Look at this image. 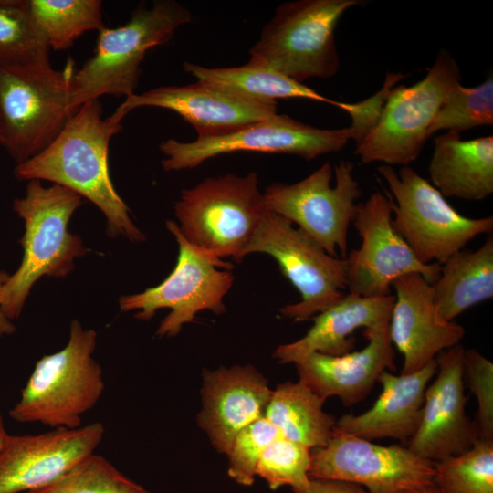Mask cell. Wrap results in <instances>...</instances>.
Segmentation results:
<instances>
[{
  "instance_id": "cell-24",
  "label": "cell",
  "mask_w": 493,
  "mask_h": 493,
  "mask_svg": "<svg viewBox=\"0 0 493 493\" xmlns=\"http://www.w3.org/2000/svg\"><path fill=\"white\" fill-rule=\"evenodd\" d=\"M434 142L428 171L445 197L480 201L493 194V136L463 140L446 131Z\"/></svg>"
},
{
  "instance_id": "cell-35",
  "label": "cell",
  "mask_w": 493,
  "mask_h": 493,
  "mask_svg": "<svg viewBox=\"0 0 493 493\" xmlns=\"http://www.w3.org/2000/svg\"><path fill=\"white\" fill-rule=\"evenodd\" d=\"M464 379L477 401L479 439L493 441V363L477 350H465Z\"/></svg>"
},
{
  "instance_id": "cell-30",
  "label": "cell",
  "mask_w": 493,
  "mask_h": 493,
  "mask_svg": "<svg viewBox=\"0 0 493 493\" xmlns=\"http://www.w3.org/2000/svg\"><path fill=\"white\" fill-rule=\"evenodd\" d=\"M443 493H493V441L478 439L467 451L434 462Z\"/></svg>"
},
{
  "instance_id": "cell-16",
  "label": "cell",
  "mask_w": 493,
  "mask_h": 493,
  "mask_svg": "<svg viewBox=\"0 0 493 493\" xmlns=\"http://www.w3.org/2000/svg\"><path fill=\"white\" fill-rule=\"evenodd\" d=\"M464 347L457 344L435 358L436 377L425 392L422 417L408 448L433 462L460 455L479 439L466 413Z\"/></svg>"
},
{
  "instance_id": "cell-3",
  "label": "cell",
  "mask_w": 493,
  "mask_h": 493,
  "mask_svg": "<svg viewBox=\"0 0 493 493\" xmlns=\"http://www.w3.org/2000/svg\"><path fill=\"white\" fill-rule=\"evenodd\" d=\"M191 20V12L177 1L157 0L150 8L139 5L125 25L100 30L93 55L72 76L71 112L104 95L135 93L147 51L170 41Z\"/></svg>"
},
{
  "instance_id": "cell-27",
  "label": "cell",
  "mask_w": 493,
  "mask_h": 493,
  "mask_svg": "<svg viewBox=\"0 0 493 493\" xmlns=\"http://www.w3.org/2000/svg\"><path fill=\"white\" fill-rule=\"evenodd\" d=\"M326 400L301 382H286L272 391L265 417L279 434L310 450L324 446L336 424L333 415L323 411Z\"/></svg>"
},
{
  "instance_id": "cell-13",
  "label": "cell",
  "mask_w": 493,
  "mask_h": 493,
  "mask_svg": "<svg viewBox=\"0 0 493 493\" xmlns=\"http://www.w3.org/2000/svg\"><path fill=\"white\" fill-rule=\"evenodd\" d=\"M351 161L334 165L327 162L306 178L292 184H273L263 193L267 209L279 215L312 237L330 256L347 257V235L362 190Z\"/></svg>"
},
{
  "instance_id": "cell-21",
  "label": "cell",
  "mask_w": 493,
  "mask_h": 493,
  "mask_svg": "<svg viewBox=\"0 0 493 493\" xmlns=\"http://www.w3.org/2000/svg\"><path fill=\"white\" fill-rule=\"evenodd\" d=\"M203 377L198 424L215 448L228 455L236 435L265 416L272 391L252 365L205 370Z\"/></svg>"
},
{
  "instance_id": "cell-4",
  "label": "cell",
  "mask_w": 493,
  "mask_h": 493,
  "mask_svg": "<svg viewBox=\"0 0 493 493\" xmlns=\"http://www.w3.org/2000/svg\"><path fill=\"white\" fill-rule=\"evenodd\" d=\"M96 343L97 332L73 320L67 345L36 362L9 416L55 429L79 427L82 414L95 406L105 388L102 369L92 356Z\"/></svg>"
},
{
  "instance_id": "cell-2",
  "label": "cell",
  "mask_w": 493,
  "mask_h": 493,
  "mask_svg": "<svg viewBox=\"0 0 493 493\" xmlns=\"http://www.w3.org/2000/svg\"><path fill=\"white\" fill-rule=\"evenodd\" d=\"M81 198L65 186L53 184L46 187L41 181L31 180L26 195L15 199L13 209L24 220L25 233L20 240L24 250L21 265L0 294V309L9 320L20 316L38 278L66 277L74 268V258L87 253L80 237L68 230Z\"/></svg>"
},
{
  "instance_id": "cell-18",
  "label": "cell",
  "mask_w": 493,
  "mask_h": 493,
  "mask_svg": "<svg viewBox=\"0 0 493 493\" xmlns=\"http://www.w3.org/2000/svg\"><path fill=\"white\" fill-rule=\"evenodd\" d=\"M140 107L173 110L194 128L197 138L224 135L278 113L277 102L251 100L199 80L133 93L118 108L128 114Z\"/></svg>"
},
{
  "instance_id": "cell-26",
  "label": "cell",
  "mask_w": 493,
  "mask_h": 493,
  "mask_svg": "<svg viewBox=\"0 0 493 493\" xmlns=\"http://www.w3.org/2000/svg\"><path fill=\"white\" fill-rule=\"evenodd\" d=\"M440 315L449 321L493 297V237L477 250L461 249L441 264L433 284Z\"/></svg>"
},
{
  "instance_id": "cell-10",
  "label": "cell",
  "mask_w": 493,
  "mask_h": 493,
  "mask_svg": "<svg viewBox=\"0 0 493 493\" xmlns=\"http://www.w3.org/2000/svg\"><path fill=\"white\" fill-rule=\"evenodd\" d=\"M362 138V131L353 124L320 129L277 113L224 135L189 142L170 138L159 147L165 156L162 166L170 172L194 168L208 159L236 152L288 153L313 160L341 151L350 140L357 144Z\"/></svg>"
},
{
  "instance_id": "cell-9",
  "label": "cell",
  "mask_w": 493,
  "mask_h": 493,
  "mask_svg": "<svg viewBox=\"0 0 493 493\" xmlns=\"http://www.w3.org/2000/svg\"><path fill=\"white\" fill-rule=\"evenodd\" d=\"M461 79L457 63L442 49L423 79L393 87L375 125L356 144L361 163L408 166L415 161L438 110Z\"/></svg>"
},
{
  "instance_id": "cell-19",
  "label": "cell",
  "mask_w": 493,
  "mask_h": 493,
  "mask_svg": "<svg viewBox=\"0 0 493 493\" xmlns=\"http://www.w3.org/2000/svg\"><path fill=\"white\" fill-rule=\"evenodd\" d=\"M392 288L395 299L389 330L393 345L404 356L401 374L421 370L441 351L460 344L465 329L440 315L433 284L421 274L404 275Z\"/></svg>"
},
{
  "instance_id": "cell-20",
  "label": "cell",
  "mask_w": 493,
  "mask_h": 493,
  "mask_svg": "<svg viewBox=\"0 0 493 493\" xmlns=\"http://www.w3.org/2000/svg\"><path fill=\"white\" fill-rule=\"evenodd\" d=\"M389 325L365 329L368 343L341 356L312 352L294 364L299 382L323 399L337 396L346 406L363 400L383 371L395 370Z\"/></svg>"
},
{
  "instance_id": "cell-5",
  "label": "cell",
  "mask_w": 493,
  "mask_h": 493,
  "mask_svg": "<svg viewBox=\"0 0 493 493\" xmlns=\"http://www.w3.org/2000/svg\"><path fill=\"white\" fill-rule=\"evenodd\" d=\"M184 238L206 256L244 258L243 252L268 210L256 172L208 177L184 189L174 205Z\"/></svg>"
},
{
  "instance_id": "cell-15",
  "label": "cell",
  "mask_w": 493,
  "mask_h": 493,
  "mask_svg": "<svg viewBox=\"0 0 493 493\" xmlns=\"http://www.w3.org/2000/svg\"><path fill=\"white\" fill-rule=\"evenodd\" d=\"M392 215L393 199L389 193L375 192L357 205L352 224L362 244L346 257L349 293L388 296L393 283L410 273L421 274L431 284L436 281L441 264L419 262L394 230Z\"/></svg>"
},
{
  "instance_id": "cell-11",
  "label": "cell",
  "mask_w": 493,
  "mask_h": 493,
  "mask_svg": "<svg viewBox=\"0 0 493 493\" xmlns=\"http://www.w3.org/2000/svg\"><path fill=\"white\" fill-rule=\"evenodd\" d=\"M264 253L278 262L282 274L300 293L301 300L280 309L288 318L311 319L339 301L347 288L346 258L330 256L312 237L287 218L267 212L243 257Z\"/></svg>"
},
{
  "instance_id": "cell-1",
  "label": "cell",
  "mask_w": 493,
  "mask_h": 493,
  "mask_svg": "<svg viewBox=\"0 0 493 493\" xmlns=\"http://www.w3.org/2000/svg\"><path fill=\"white\" fill-rule=\"evenodd\" d=\"M126 115L117 108L104 119L99 99L86 101L56 139L41 152L17 164L14 173L19 181L47 180L76 192L104 214L110 236H123L140 242L145 236L131 221L109 171L110 142L122 130Z\"/></svg>"
},
{
  "instance_id": "cell-14",
  "label": "cell",
  "mask_w": 493,
  "mask_h": 493,
  "mask_svg": "<svg viewBox=\"0 0 493 493\" xmlns=\"http://www.w3.org/2000/svg\"><path fill=\"white\" fill-rule=\"evenodd\" d=\"M309 479L365 487L369 493H407L434 483V462L408 447L381 446L334 427L328 443L312 449Z\"/></svg>"
},
{
  "instance_id": "cell-34",
  "label": "cell",
  "mask_w": 493,
  "mask_h": 493,
  "mask_svg": "<svg viewBox=\"0 0 493 493\" xmlns=\"http://www.w3.org/2000/svg\"><path fill=\"white\" fill-rule=\"evenodd\" d=\"M280 435L265 416L243 428L235 437L228 453V475L244 486L253 484L257 461L265 448Z\"/></svg>"
},
{
  "instance_id": "cell-23",
  "label": "cell",
  "mask_w": 493,
  "mask_h": 493,
  "mask_svg": "<svg viewBox=\"0 0 493 493\" xmlns=\"http://www.w3.org/2000/svg\"><path fill=\"white\" fill-rule=\"evenodd\" d=\"M394 296H344L326 310L313 316L312 327L301 339L280 345L274 357L281 363H295L312 352L341 356L352 351L357 329L390 323Z\"/></svg>"
},
{
  "instance_id": "cell-32",
  "label": "cell",
  "mask_w": 493,
  "mask_h": 493,
  "mask_svg": "<svg viewBox=\"0 0 493 493\" xmlns=\"http://www.w3.org/2000/svg\"><path fill=\"white\" fill-rule=\"evenodd\" d=\"M310 449L281 435L261 454L256 475L263 477L271 489L290 486L293 493L303 491L309 484Z\"/></svg>"
},
{
  "instance_id": "cell-22",
  "label": "cell",
  "mask_w": 493,
  "mask_h": 493,
  "mask_svg": "<svg viewBox=\"0 0 493 493\" xmlns=\"http://www.w3.org/2000/svg\"><path fill=\"white\" fill-rule=\"evenodd\" d=\"M436 371L435 359L410 374L394 375L383 371L377 380L383 391L374 404L361 414L341 416L335 427L369 441L410 439L419 426L425 392Z\"/></svg>"
},
{
  "instance_id": "cell-31",
  "label": "cell",
  "mask_w": 493,
  "mask_h": 493,
  "mask_svg": "<svg viewBox=\"0 0 493 493\" xmlns=\"http://www.w3.org/2000/svg\"><path fill=\"white\" fill-rule=\"evenodd\" d=\"M493 124V79L472 88L457 84L448 94L428 130V136L439 131H462Z\"/></svg>"
},
{
  "instance_id": "cell-12",
  "label": "cell",
  "mask_w": 493,
  "mask_h": 493,
  "mask_svg": "<svg viewBox=\"0 0 493 493\" xmlns=\"http://www.w3.org/2000/svg\"><path fill=\"white\" fill-rule=\"evenodd\" d=\"M166 227L179 246L175 267L160 285L119 299L121 311L137 310L134 317L141 320H151L159 309H171L160 323L158 337L176 336L183 325L194 321L202 310L224 313L223 299L234 282L230 271L233 265L212 258L192 246L180 233L176 222L166 221Z\"/></svg>"
},
{
  "instance_id": "cell-39",
  "label": "cell",
  "mask_w": 493,
  "mask_h": 493,
  "mask_svg": "<svg viewBox=\"0 0 493 493\" xmlns=\"http://www.w3.org/2000/svg\"><path fill=\"white\" fill-rule=\"evenodd\" d=\"M407 493H443V492L435 483H432L430 485H427L418 489L412 490Z\"/></svg>"
},
{
  "instance_id": "cell-38",
  "label": "cell",
  "mask_w": 493,
  "mask_h": 493,
  "mask_svg": "<svg viewBox=\"0 0 493 493\" xmlns=\"http://www.w3.org/2000/svg\"><path fill=\"white\" fill-rule=\"evenodd\" d=\"M9 435L6 432L4 419L0 414V453L2 452Z\"/></svg>"
},
{
  "instance_id": "cell-40",
  "label": "cell",
  "mask_w": 493,
  "mask_h": 493,
  "mask_svg": "<svg viewBox=\"0 0 493 493\" xmlns=\"http://www.w3.org/2000/svg\"><path fill=\"white\" fill-rule=\"evenodd\" d=\"M24 493H57L55 490H53L50 487L39 488L36 490H30Z\"/></svg>"
},
{
  "instance_id": "cell-29",
  "label": "cell",
  "mask_w": 493,
  "mask_h": 493,
  "mask_svg": "<svg viewBox=\"0 0 493 493\" xmlns=\"http://www.w3.org/2000/svg\"><path fill=\"white\" fill-rule=\"evenodd\" d=\"M28 0H0V68L50 62Z\"/></svg>"
},
{
  "instance_id": "cell-33",
  "label": "cell",
  "mask_w": 493,
  "mask_h": 493,
  "mask_svg": "<svg viewBox=\"0 0 493 493\" xmlns=\"http://www.w3.org/2000/svg\"><path fill=\"white\" fill-rule=\"evenodd\" d=\"M50 488L57 493H150L105 457L91 454Z\"/></svg>"
},
{
  "instance_id": "cell-36",
  "label": "cell",
  "mask_w": 493,
  "mask_h": 493,
  "mask_svg": "<svg viewBox=\"0 0 493 493\" xmlns=\"http://www.w3.org/2000/svg\"><path fill=\"white\" fill-rule=\"evenodd\" d=\"M299 493H369L362 487L335 480H313Z\"/></svg>"
},
{
  "instance_id": "cell-25",
  "label": "cell",
  "mask_w": 493,
  "mask_h": 493,
  "mask_svg": "<svg viewBox=\"0 0 493 493\" xmlns=\"http://www.w3.org/2000/svg\"><path fill=\"white\" fill-rule=\"evenodd\" d=\"M183 67L196 80L255 101L277 102L279 99H305L338 107L350 116L360 108V103L341 102L325 97L253 56H250L246 64L239 67L206 68L187 61Z\"/></svg>"
},
{
  "instance_id": "cell-7",
  "label": "cell",
  "mask_w": 493,
  "mask_h": 493,
  "mask_svg": "<svg viewBox=\"0 0 493 493\" xmlns=\"http://www.w3.org/2000/svg\"><path fill=\"white\" fill-rule=\"evenodd\" d=\"M359 0H298L280 4L264 26L250 56L303 83L328 79L340 69L335 29Z\"/></svg>"
},
{
  "instance_id": "cell-6",
  "label": "cell",
  "mask_w": 493,
  "mask_h": 493,
  "mask_svg": "<svg viewBox=\"0 0 493 493\" xmlns=\"http://www.w3.org/2000/svg\"><path fill=\"white\" fill-rule=\"evenodd\" d=\"M74 63L0 68V145L20 164L45 150L73 114L69 89Z\"/></svg>"
},
{
  "instance_id": "cell-28",
  "label": "cell",
  "mask_w": 493,
  "mask_h": 493,
  "mask_svg": "<svg viewBox=\"0 0 493 493\" xmlns=\"http://www.w3.org/2000/svg\"><path fill=\"white\" fill-rule=\"evenodd\" d=\"M34 20L50 48L66 50L83 34L102 30L100 0H28Z\"/></svg>"
},
{
  "instance_id": "cell-37",
  "label": "cell",
  "mask_w": 493,
  "mask_h": 493,
  "mask_svg": "<svg viewBox=\"0 0 493 493\" xmlns=\"http://www.w3.org/2000/svg\"><path fill=\"white\" fill-rule=\"evenodd\" d=\"M9 276L10 275L5 270H0V294ZM15 330L16 327L12 320H9L0 309V338L5 335H11L15 332Z\"/></svg>"
},
{
  "instance_id": "cell-17",
  "label": "cell",
  "mask_w": 493,
  "mask_h": 493,
  "mask_svg": "<svg viewBox=\"0 0 493 493\" xmlns=\"http://www.w3.org/2000/svg\"><path fill=\"white\" fill-rule=\"evenodd\" d=\"M105 433L95 422L39 435H9L0 453V493H24L52 486L94 453Z\"/></svg>"
},
{
  "instance_id": "cell-8",
  "label": "cell",
  "mask_w": 493,
  "mask_h": 493,
  "mask_svg": "<svg viewBox=\"0 0 493 493\" xmlns=\"http://www.w3.org/2000/svg\"><path fill=\"white\" fill-rule=\"evenodd\" d=\"M393 200L392 225L423 264L444 263L477 236L493 230L491 215L478 218L459 214L445 196L412 167L398 173L378 166Z\"/></svg>"
}]
</instances>
